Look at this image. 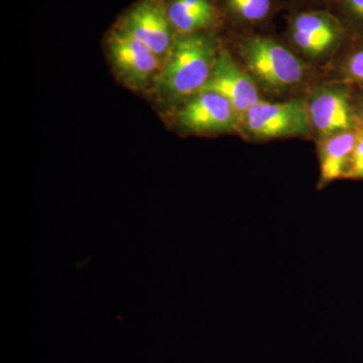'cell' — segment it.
I'll use <instances>...</instances> for the list:
<instances>
[{
    "instance_id": "6da1fadb",
    "label": "cell",
    "mask_w": 363,
    "mask_h": 363,
    "mask_svg": "<svg viewBox=\"0 0 363 363\" xmlns=\"http://www.w3.org/2000/svg\"><path fill=\"white\" fill-rule=\"evenodd\" d=\"M220 45L211 32L177 35L152 88L162 104L180 106L202 92Z\"/></svg>"
},
{
    "instance_id": "7a4b0ae2",
    "label": "cell",
    "mask_w": 363,
    "mask_h": 363,
    "mask_svg": "<svg viewBox=\"0 0 363 363\" xmlns=\"http://www.w3.org/2000/svg\"><path fill=\"white\" fill-rule=\"evenodd\" d=\"M240 50L248 70L267 89L279 92L304 80V63L278 40L250 35L241 42Z\"/></svg>"
},
{
    "instance_id": "3957f363",
    "label": "cell",
    "mask_w": 363,
    "mask_h": 363,
    "mask_svg": "<svg viewBox=\"0 0 363 363\" xmlns=\"http://www.w3.org/2000/svg\"><path fill=\"white\" fill-rule=\"evenodd\" d=\"M104 48L112 70L133 91L152 89L164 61L116 23L104 37Z\"/></svg>"
},
{
    "instance_id": "277c9868",
    "label": "cell",
    "mask_w": 363,
    "mask_h": 363,
    "mask_svg": "<svg viewBox=\"0 0 363 363\" xmlns=\"http://www.w3.org/2000/svg\"><path fill=\"white\" fill-rule=\"evenodd\" d=\"M245 130L257 140L306 136L312 125L302 100L269 102L260 100L241 118Z\"/></svg>"
},
{
    "instance_id": "5b68a950",
    "label": "cell",
    "mask_w": 363,
    "mask_h": 363,
    "mask_svg": "<svg viewBox=\"0 0 363 363\" xmlns=\"http://www.w3.org/2000/svg\"><path fill=\"white\" fill-rule=\"evenodd\" d=\"M177 125L194 135L230 133L238 128L240 116L225 97L205 90L178 106Z\"/></svg>"
},
{
    "instance_id": "8992f818",
    "label": "cell",
    "mask_w": 363,
    "mask_h": 363,
    "mask_svg": "<svg viewBox=\"0 0 363 363\" xmlns=\"http://www.w3.org/2000/svg\"><path fill=\"white\" fill-rule=\"evenodd\" d=\"M116 25L123 28L164 61L177 33L167 13L164 2L138 0L121 14Z\"/></svg>"
},
{
    "instance_id": "52a82bcc",
    "label": "cell",
    "mask_w": 363,
    "mask_h": 363,
    "mask_svg": "<svg viewBox=\"0 0 363 363\" xmlns=\"http://www.w3.org/2000/svg\"><path fill=\"white\" fill-rule=\"evenodd\" d=\"M345 33L342 21L327 11H300L289 21V38L298 50L310 56L326 54L341 42Z\"/></svg>"
},
{
    "instance_id": "ba28073f",
    "label": "cell",
    "mask_w": 363,
    "mask_h": 363,
    "mask_svg": "<svg viewBox=\"0 0 363 363\" xmlns=\"http://www.w3.org/2000/svg\"><path fill=\"white\" fill-rule=\"evenodd\" d=\"M205 90L214 91L225 97L238 112L240 121L248 109L262 100L252 78L222 45Z\"/></svg>"
},
{
    "instance_id": "9c48e42d",
    "label": "cell",
    "mask_w": 363,
    "mask_h": 363,
    "mask_svg": "<svg viewBox=\"0 0 363 363\" xmlns=\"http://www.w3.org/2000/svg\"><path fill=\"white\" fill-rule=\"evenodd\" d=\"M311 125L321 138L352 130L354 116L350 97L341 87H321L308 100Z\"/></svg>"
},
{
    "instance_id": "30bf717a",
    "label": "cell",
    "mask_w": 363,
    "mask_h": 363,
    "mask_svg": "<svg viewBox=\"0 0 363 363\" xmlns=\"http://www.w3.org/2000/svg\"><path fill=\"white\" fill-rule=\"evenodd\" d=\"M164 6L177 35L212 32L223 16L217 0H166Z\"/></svg>"
},
{
    "instance_id": "8fae6325",
    "label": "cell",
    "mask_w": 363,
    "mask_h": 363,
    "mask_svg": "<svg viewBox=\"0 0 363 363\" xmlns=\"http://www.w3.org/2000/svg\"><path fill=\"white\" fill-rule=\"evenodd\" d=\"M357 128L321 138L319 147L320 184L345 178L357 145Z\"/></svg>"
},
{
    "instance_id": "7c38bea8",
    "label": "cell",
    "mask_w": 363,
    "mask_h": 363,
    "mask_svg": "<svg viewBox=\"0 0 363 363\" xmlns=\"http://www.w3.org/2000/svg\"><path fill=\"white\" fill-rule=\"evenodd\" d=\"M222 16L243 25H259L271 18L277 0H217Z\"/></svg>"
},
{
    "instance_id": "4fadbf2b",
    "label": "cell",
    "mask_w": 363,
    "mask_h": 363,
    "mask_svg": "<svg viewBox=\"0 0 363 363\" xmlns=\"http://www.w3.org/2000/svg\"><path fill=\"white\" fill-rule=\"evenodd\" d=\"M344 18L363 30V0H335Z\"/></svg>"
},
{
    "instance_id": "5bb4252c",
    "label": "cell",
    "mask_w": 363,
    "mask_h": 363,
    "mask_svg": "<svg viewBox=\"0 0 363 363\" xmlns=\"http://www.w3.org/2000/svg\"><path fill=\"white\" fill-rule=\"evenodd\" d=\"M357 140L345 178L363 179V126L357 125Z\"/></svg>"
},
{
    "instance_id": "9a60e30c",
    "label": "cell",
    "mask_w": 363,
    "mask_h": 363,
    "mask_svg": "<svg viewBox=\"0 0 363 363\" xmlns=\"http://www.w3.org/2000/svg\"><path fill=\"white\" fill-rule=\"evenodd\" d=\"M345 74L353 82L363 85V47L353 52L347 59Z\"/></svg>"
},
{
    "instance_id": "2e32d148",
    "label": "cell",
    "mask_w": 363,
    "mask_h": 363,
    "mask_svg": "<svg viewBox=\"0 0 363 363\" xmlns=\"http://www.w3.org/2000/svg\"><path fill=\"white\" fill-rule=\"evenodd\" d=\"M358 117H359L360 125L363 126V104L360 105L359 111H358Z\"/></svg>"
},
{
    "instance_id": "e0dca14e",
    "label": "cell",
    "mask_w": 363,
    "mask_h": 363,
    "mask_svg": "<svg viewBox=\"0 0 363 363\" xmlns=\"http://www.w3.org/2000/svg\"><path fill=\"white\" fill-rule=\"evenodd\" d=\"M159 1L164 2L166 0H159Z\"/></svg>"
}]
</instances>
